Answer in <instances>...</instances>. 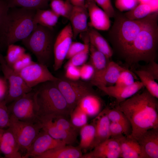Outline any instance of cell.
<instances>
[{
    "instance_id": "6da1fadb",
    "label": "cell",
    "mask_w": 158,
    "mask_h": 158,
    "mask_svg": "<svg viewBox=\"0 0 158 158\" xmlns=\"http://www.w3.org/2000/svg\"><path fill=\"white\" fill-rule=\"evenodd\" d=\"M145 89L117 104L129 121L131 132L129 137L137 140L147 130L158 128V102Z\"/></svg>"
},
{
    "instance_id": "7a4b0ae2",
    "label": "cell",
    "mask_w": 158,
    "mask_h": 158,
    "mask_svg": "<svg viewBox=\"0 0 158 158\" xmlns=\"http://www.w3.org/2000/svg\"><path fill=\"white\" fill-rule=\"evenodd\" d=\"M157 16V12L153 13L123 56L128 64L155 61L158 41Z\"/></svg>"
},
{
    "instance_id": "3957f363",
    "label": "cell",
    "mask_w": 158,
    "mask_h": 158,
    "mask_svg": "<svg viewBox=\"0 0 158 158\" xmlns=\"http://www.w3.org/2000/svg\"><path fill=\"white\" fill-rule=\"evenodd\" d=\"M36 10L22 7L9 8L0 34V45L6 47L22 41L36 27Z\"/></svg>"
},
{
    "instance_id": "277c9868",
    "label": "cell",
    "mask_w": 158,
    "mask_h": 158,
    "mask_svg": "<svg viewBox=\"0 0 158 158\" xmlns=\"http://www.w3.org/2000/svg\"><path fill=\"white\" fill-rule=\"evenodd\" d=\"M39 116L56 115L70 117L68 104L54 82L41 83L33 90Z\"/></svg>"
},
{
    "instance_id": "5b68a950",
    "label": "cell",
    "mask_w": 158,
    "mask_h": 158,
    "mask_svg": "<svg viewBox=\"0 0 158 158\" xmlns=\"http://www.w3.org/2000/svg\"><path fill=\"white\" fill-rule=\"evenodd\" d=\"M153 13L143 18L134 20L128 19L124 15L115 16L116 19L111 29V37L115 47L123 56Z\"/></svg>"
},
{
    "instance_id": "8992f818",
    "label": "cell",
    "mask_w": 158,
    "mask_h": 158,
    "mask_svg": "<svg viewBox=\"0 0 158 158\" xmlns=\"http://www.w3.org/2000/svg\"><path fill=\"white\" fill-rule=\"evenodd\" d=\"M55 40L53 28L37 25L30 34L21 41L34 54L38 62L47 66L54 57Z\"/></svg>"
},
{
    "instance_id": "52a82bcc",
    "label": "cell",
    "mask_w": 158,
    "mask_h": 158,
    "mask_svg": "<svg viewBox=\"0 0 158 158\" xmlns=\"http://www.w3.org/2000/svg\"><path fill=\"white\" fill-rule=\"evenodd\" d=\"M54 82L66 99L71 112L82 97L95 92L93 85L90 82L58 78Z\"/></svg>"
},
{
    "instance_id": "ba28073f",
    "label": "cell",
    "mask_w": 158,
    "mask_h": 158,
    "mask_svg": "<svg viewBox=\"0 0 158 158\" xmlns=\"http://www.w3.org/2000/svg\"><path fill=\"white\" fill-rule=\"evenodd\" d=\"M8 128L13 134L20 151L25 154L41 130L37 123L21 121L11 115Z\"/></svg>"
},
{
    "instance_id": "9c48e42d",
    "label": "cell",
    "mask_w": 158,
    "mask_h": 158,
    "mask_svg": "<svg viewBox=\"0 0 158 158\" xmlns=\"http://www.w3.org/2000/svg\"><path fill=\"white\" fill-rule=\"evenodd\" d=\"M12 102L8 107L10 115L21 121L37 123L39 115L33 89Z\"/></svg>"
},
{
    "instance_id": "30bf717a",
    "label": "cell",
    "mask_w": 158,
    "mask_h": 158,
    "mask_svg": "<svg viewBox=\"0 0 158 158\" xmlns=\"http://www.w3.org/2000/svg\"><path fill=\"white\" fill-rule=\"evenodd\" d=\"M0 65L4 77L8 84V91L4 100L6 104L12 102L33 89L28 87L18 73L7 63L0 53Z\"/></svg>"
},
{
    "instance_id": "8fae6325",
    "label": "cell",
    "mask_w": 158,
    "mask_h": 158,
    "mask_svg": "<svg viewBox=\"0 0 158 158\" xmlns=\"http://www.w3.org/2000/svg\"><path fill=\"white\" fill-rule=\"evenodd\" d=\"M18 73L27 85L32 89L45 82H55L58 78L51 73L46 65L33 61Z\"/></svg>"
},
{
    "instance_id": "7c38bea8",
    "label": "cell",
    "mask_w": 158,
    "mask_h": 158,
    "mask_svg": "<svg viewBox=\"0 0 158 158\" xmlns=\"http://www.w3.org/2000/svg\"><path fill=\"white\" fill-rule=\"evenodd\" d=\"M73 39L71 26L69 23L61 31L55 40L53 47L54 71L61 67Z\"/></svg>"
},
{
    "instance_id": "4fadbf2b",
    "label": "cell",
    "mask_w": 158,
    "mask_h": 158,
    "mask_svg": "<svg viewBox=\"0 0 158 158\" xmlns=\"http://www.w3.org/2000/svg\"><path fill=\"white\" fill-rule=\"evenodd\" d=\"M66 145L62 141L53 138L41 130L23 158H36L48 150Z\"/></svg>"
},
{
    "instance_id": "5bb4252c",
    "label": "cell",
    "mask_w": 158,
    "mask_h": 158,
    "mask_svg": "<svg viewBox=\"0 0 158 158\" xmlns=\"http://www.w3.org/2000/svg\"><path fill=\"white\" fill-rule=\"evenodd\" d=\"M124 68L115 62L110 61L105 68L95 73L90 82L97 87L114 85Z\"/></svg>"
},
{
    "instance_id": "9a60e30c",
    "label": "cell",
    "mask_w": 158,
    "mask_h": 158,
    "mask_svg": "<svg viewBox=\"0 0 158 158\" xmlns=\"http://www.w3.org/2000/svg\"><path fill=\"white\" fill-rule=\"evenodd\" d=\"M85 6L90 18V27L103 31L109 29L111 22L109 17L94 0H86Z\"/></svg>"
},
{
    "instance_id": "2e32d148",
    "label": "cell",
    "mask_w": 158,
    "mask_h": 158,
    "mask_svg": "<svg viewBox=\"0 0 158 158\" xmlns=\"http://www.w3.org/2000/svg\"><path fill=\"white\" fill-rule=\"evenodd\" d=\"M82 158H120V145L117 139L110 138L97 145Z\"/></svg>"
},
{
    "instance_id": "e0dca14e",
    "label": "cell",
    "mask_w": 158,
    "mask_h": 158,
    "mask_svg": "<svg viewBox=\"0 0 158 158\" xmlns=\"http://www.w3.org/2000/svg\"><path fill=\"white\" fill-rule=\"evenodd\" d=\"M37 123L41 130L53 138L61 140L66 145H71L75 142L77 135L65 131L53 124L45 116H39Z\"/></svg>"
},
{
    "instance_id": "ac0fdd59",
    "label": "cell",
    "mask_w": 158,
    "mask_h": 158,
    "mask_svg": "<svg viewBox=\"0 0 158 158\" xmlns=\"http://www.w3.org/2000/svg\"><path fill=\"white\" fill-rule=\"evenodd\" d=\"M144 87L140 81H137L127 86L114 85L98 88L109 96L115 98L118 104L137 93Z\"/></svg>"
},
{
    "instance_id": "d6986e66",
    "label": "cell",
    "mask_w": 158,
    "mask_h": 158,
    "mask_svg": "<svg viewBox=\"0 0 158 158\" xmlns=\"http://www.w3.org/2000/svg\"><path fill=\"white\" fill-rule=\"evenodd\" d=\"M88 17L85 6H73L68 19L70 22L73 39H75L79 34L87 32Z\"/></svg>"
},
{
    "instance_id": "ffe728a7",
    "label": "cell",
    "mask_w": 158,
    "mask_h": 158,
    "mask_svg": "<svg viewBox=\"0 0 158 158\" xmlns=\"http://www.w3.org/2000/svg\"><path fill=\"white\" fill-rule=\"evenodd\" d=\"M19 147L11 131L0 128V152L7 158H23Z\"/></svg>"
},
{
    "instance_id": "44dd1931",
    "label": "cell",
    "mask_w": 158,
    "mask_h": 158,
    "mask_svg": "<svg viewBox=\"0 0 158 158\" xmlns=\"http://www.w3.org/2000/svg\"><path fill=\"white\" fill-rule=\"evenodd\" d=\"M137 140L146 158H158V128L147 130Z\"/></svg>"
},
{
    "instance_id": "7402d4cb",
    "label": "cell",
    "mask_w": 158,
    "mask_h": 158,
    "mask_svg": "<svg viewBox=\"0 0 158 158\" xmlns=\"http://www.w3.org/2000/svg\"><path fill=\"white\" fill-rule=\"evenodd\" d=\"M92 123L95 126V135L90 149H93L110 137V121L104 109L95 117Z\"/></svg>"
},
{
    "instance_id": "603a6c76",
    "label": "cell",
    "mask_w": 158,
    "mask_h": 158,
    "mask_svg": "<svg viewBox=\"0 0 158 158\" xmlns=\"http://www.w3.org/2000/svg\"><path fill=\"white\" fill-rule=\"evenodd\" d=\"M76 106L84 111L88 116L94 117L102 111L103 102L95 91L82 97Z\"/></svg>"
},
{
    "instance_id": "cb8c5ba5",
    "label": "cell",
    "mask_w": 158,
    "mask_h": 158,
    "mask_svg": "<svg viewBox=\"0 0 158 158\" xmlns=\"http://www.w3.org/2000/svg\"><path fill=\"white\" fill-rule=\"evenodd\" d=\"M120 145V158H146L138 141L129 136L117 138Z\"/></svg>"
},
{
    "instance_id": "d4e9b609",
    "label": "cell",
    "mask_w": 158,
    "mask_h": 158,
    "mask_svg": "<svg viewBox=\"0 0 158 158\" xmlns=\"http://www.w3.org/2000/svg\"><path fill=\"white\" fill-rule=\"evenodd\" d=\"M66 145L50 150L36 158H82V150L78 146Z\"/></svg>"
},
{
    "instance_id": "484cf974",
    "label": "cell",
    "mask_w": 158,
    "mask_h": 158,
    "mask_svg": "<svg viewBox=\"0 0 158 158\" xmlns=\"http://www.w3.org/2000/svg\"><path fill=\"white\" fill-rule=\"evenodd\" d=\"M87 32L90 44L103 53L108 59L111 58L113 51L107 40L97 30L91 27L89 28Z\"/></svg>"
},
{
    "instance_id": "4316f807",
    "label": "cell",
    "mask_w": 158,
    "mask_h": 158,
    "mask_svg": "<svg viewBox=\"0 0 158 158\" xmlns=\"http://www.w3.org/2000/svg\"><path fill=\"white\" fill-rule=\"evenodd\" d=\"M59 17L51 9H37L35 15L34 21L37 25L53 28L58 22Z\"/></svg>"
},
{
    "instance_id": "83f0119b",
    "label": "cell",
    "mask_w": 158,
    "mask_h": 158,
    "mask_svg": "<svg viewBox=\"0 0 158 158\" xmlns=\"http://www.w3.org/2000/svg\"><path fill=\"white\" fill-rule=\"evenodd\" d=\"M9 8L22 7L37 10L47 9L50 0H5Z\"/></svg>"
},
{
    "instance_id": "f1b7e54d",
    "label": "cell",
    "mask_w": 158,
    "mask_h": 158,
    "mask_svg": "<svg viewBox=\"0 0 158 158\" xmlns=\"http://www.w3.org/2000/svg\"><path fill=\"white\" fill-rule=\"evenodd\" d=\"M144 87L153 97L158 98V84L153 76L146 71L142 69L135 70Z\"/></svg>"
},
{
    "instance_id": "f546056e",
    "label": "cell",
    "mask_w": 158,
    "mask_h": 158,
    "mask_svg": "<svg viewBox=\"0 0 158 158\" xmlns=\"http://www.w3.org/2000/svg\"><path fill=\"white\" fill-rule=\"evenodd\" d=\"M103 109L110 122L121 124L125 128L127 136L130 135L131 132L130 123L126 116L121 110L116 107L113 109L106 108Z\"/></svg>"
},
{
    "instance_id": "4dcf8cb0",
    "label": "cell",
    "mask_w": 158,
    "mask_h": 158,
    "mask_svg": "<svg viewBox=\"0 0 158 158\" xmlns=\"http://www.w3.org/2000/svg\"><path fill=\"white\" fill-rule=\"evenodd\" d=\"M157 11L158 9L150 5L140 3L135 8L124 13V16L130 20H137L143 18L152 13Z\"/></svg>"
},
{
    "instance_id": "1f68e13d",
    "label": "cell",
    "mask_w": 158,
    "mask_h": 158,
    "mask_svg": "<svg viewBox=\"0 0 158 158\" xmlns=\"http://www.w3.org/2000/svg\"><path fill=\"white\" fill-rule=\"evenodd\" d=\"M80 141L78 147L81 149H90L95 135V126L92 123L86 124L80 129Z\"/></svg>"
},
{
    "instance_id": "d6a6232c",
    "label": "cell",
    "mask_w": 158,
    "mask_h": 158,
    "mask_svg": "<svg viewBox=\"0 0 158 158\" xmlns=\"http://www.w3.org/2000/svg\"><path fill=\"white\" fill-rule=\"evenodd\" d=\"M89 53L90 63L94 68L95 72L100 71L105 68L110 61L104 54L90 44Z\"/></svg>"
},
{
    "instance_id": "836d02e7",
    "label": "cell",
    "mask_w": 158,
    "mask_h": 158,
    "mask_svg": "<svg viewBox=\"0 0 158 158\" xmlns=\"http://www.w3.org/2000/svg\"><path fill=\"white\" fill-rule=\"evenodd\" d=\"M51 9L59 16L69 19L73 5L69 0H50Z\"/></svg>"
},
{
    "instance_id": "e575fe53",
    "label": "cell",
    "mask_w": 158,
    "mask_h": 158,
    "mask_svg": "<svg viewBox=\"0 0 158 158\" xmlns=\"http://www.w3.org/2000/svg\"><path fill=\"white\" fill-rule=\"evenodd\" d=\"M70 120L72 124L78 129L87 124L88 116L77 106L71 112Z\"/></svg>"
},
{
    "instance_id": "d590c367",
    "label": "cell",
    "mask_w": 158,
    "mask_h": 158,
    "mask_svg": "<svg viewBox=\"0 0 158 158\" xmlns=\"http://www.w3.org/2000/svg\"><path fill=\"white\" fill-rule=\"evenodd\" d=\"M6 56L4 57L5 60L11 67L24 53L25 50L20 46L11 44L8 45Z\"/></svg>"
},
{
    "instance_id": "8d00e7d4",
    "label": "cell",
    "mask_w": 158,
    "mask_h": 158,
    "mask_svg": "<svg viewBox=\"0 0 158 158\" xmlns=\"http://www.w3.org/2000/svg\"><path fill=\"white\" fill-rule=\"evenodd\" d=\"M135 75L133 72L125 68L121 72L114 85L127 86L133 84L135 82Z\"/></svg>"
},
{
    "instance_id": "74e56055",
    "label": "cell",
    "mask_w": 158,
    "mask_h": 158,
    "mask_svg": "<svg viewBox=\"0 0 158 158\" xmlns=\"http://www.w3.org/2000/svg\"><path fill=\"white\" fill-rule=\"evenodd\" d=\"M89 45L88 37L84 43L73 42L68 50L66 59H69L75 55L84 50Z\"/></svg>"
},
{
    "instance_id": "f35d334b",
    "label": "cell",
    "mask_w": 158,
    "mask_h": 158,
    "mask_svg": "<svg viewBox=\"0 0 158 158\" xmlns=\"http://www.w3.org/2000/svg\"><path fill=\"white\" fill-rule=\"evenodd\" d=\"M89 45L84 50L75 55L69 59L66 64H71L80 67L87 61L89 54Z\"/></svg>"
},
{
    "instance_id": "ab89813d",
    "label": "cell",
    "mask_w": 158,
    "mask_h": 158,
    "mask_svg": "<svg viewBox=\"0 0 158 158\" xmlns=\"http://www.w3.org/2000/svg\"><path fill=\"white\" fill-rule=\"evenodd\" d=\"M10 114L4 100L0 101V128H8L9 125Z\"/></svg>"
},
{
    "instance_id": "60d3db41",
    "label": "cell",
    "mask_w": 158,
    "mask_h": 158,
    "mask_svg": "<svg viewBox=\"0 0 158 158\" xmlns=\"http://www.w3.org/2000/svg\"><path fill=\"white\" fill-rule=\"evenodd\" d=\"M30 55L25 52L11 66V67L18 73L22 69L32 62Z\"/></svg>"
},
{
    "instance_id": "b9f144b4",
    "label": "cell",
    "mask_w": 158,
    "mask_h": 158,
    "mask_svg": "<svg viewBox=\"0 0 158 158\" xmlns=\"http://www.w3.org/2000/svg\"><path fill=\"white\" fill-rule=\"evenodd\" d=\"M109 131L111 138L117 139L123 135H128L123 126L117 123L110 122Z\"/></svg>"
},
{
    "instance_id": "7bdbcfd3",
    "label": "cell",
    "mask_w": 158,
    "mask_h": 158,
    "mask_svg": "<svg viewBox=\"0 0 158 158\" xmlns=\"http://www.w3.org/2000/svg\"><path fill=\"white\" fill-rule=\"evenodd\" d=\"M139 3V0H116L115 6L120 11L123 12L132 9Z\"/></svg>"
},
{
    "instance_id": "ee69618b",
    "label": "cell",
    "mask_w": 158,
    "mask_h": 158,
    "mask_svg": "<svg viewBox=\"0 0 158 158\" xmlns=\"http://www.w3.org/2000/svg\"><path fill=\"white\" fill-rule=\"evenodd\" d=\"M80 78L85 81L90 80L94 76L95 70L90 63L84 64L79 67Z\"/></svg>"
},
{
    "instance_id": "f6af8a7d",
    "label": "cell",
    "mask_w": 158,
    "mask_h": 158,
    "mask_svg": "<svg viewBox=\"0 0 158 158\" xmlns=\"http://www.w3.org/2000/svg\"><path fill=\"white\" fill-rule=\"evenodd\" d=\"M99 7L110 18L114 17L115 13L111 0H94Z\"/></svg>"
},
{
    "instance_id": "bcb514c9",
    "label": "cell",
    "mask_w": 158,
    "mask_h": 158,
    "mask_svg": "<svg viewBox=\"0 0 158 158\" xmlns=\"http://www.w3.org/2000/svg\"><path fill=\"white\" fill-rule=\"evenodd\" d=\"M65 67L66 78L73 80H78L80 78L79 67L71 64H66Z\"/></svg>"
},
{
    "instance_id": "7dc6e473",
    "label": "cell",
    "mask_w": 158,
    "mask_h": 158,
    "mask_svg": "<svg viewBox=\"0 0 158 158\" xmlns=\"http://www.w3.org/2000/svg\"><path fill=\"white\" fill-rule=\"evenodd\" d=\"M9 9L5 0H0V33Z\"/></svg>"
},
{
    "instance_id": "c3c4849f",
    "label": "cell",
    "mask_w": 158,
    "mask_h": 158,
    "mask_svg": "<svg viewBox=\"0 0 158 158\" xmlns=\"http://www.w3.org/2000/svg\"><path fill=\"white\" fill-rule=\"evenodd\" d=\"M141 69L150 73L155 80H158V64L155 61L148 63L147 65Z\"/></svg>"
},
{
    "instance_id": "681fc988",
    "label": "cell",
    "mask_w": 158,
    "mask_h": 158,
    "mask_svg": "<svg viewBox=\"0 0 158 158\" xmlns=\"http://www.w3.org/2000/svg\"><path fill=\"white\" fill-rule=\"evenodd\" d=\"M8 84L4 77H0V101L4 100L8 91Z\"/></svg>"
},
{
    "instance_id": "f907efd6",
    "label": "cell",
    "mask_w": 158,
    "mask_h": 158,
    "mask_svg": "<svg viewBox=\"0 0 158 158\" xmlns=\"http://www.w3.org/2000/svg\"><path fill=\"white\" fill-rule=\"evenodd\" d=\"M86 0H69L73 6H85Z\"/></svg>"
}]
</instances>
